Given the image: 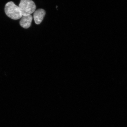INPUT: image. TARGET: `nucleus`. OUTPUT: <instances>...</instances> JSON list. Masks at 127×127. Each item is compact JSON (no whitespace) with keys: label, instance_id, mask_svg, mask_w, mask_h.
<instances>
[{"label":"nucleus","instance_id":"nucleus-3","mask_svg":"<svg viewBox=\"0 0 127 127\" xmlns=\"http://www.w3.org/2000/svg\"><path fill=\"white\" fill-rule=\"evenodd\" d=\"M46 12L44 9H39L35 11L34 13V18L36 24L39 25L42 23L45 15Z\"/></svg>","mask_w":127,"mask_h":127},{"label":"nucleus","instance_id":"nucleus-1","mask_svg":"<svg viewBox=\"0 0 127 127\" xmlns=\"http://www.w3.org/2000/svg\"><path fill=\"white\" fill-rule=\"evenodd\" d=\"M5 12L6 15L12 19L18 20L23 16L19 6L12 1L8 2L6 4Z\"/></svg>","mask_w":127,"mask_h":127},{"label":"nucleus","instance_id":"nucleus-2","mask_svg":"<svg viewBox=\"0 0 127 127\" xmlns=\"http://www.w3.org/2000/svg\"><path fill=\"white\" fill-rule=\"evenodd\" d=\"M19 7L23 16L31 15L36 8L35 4L32 0H21Z\"/></svg>","mask_w":127,"mask_h":127},{"label":"nucleus","instance_id":"nucleus-4","mask_svg":"<svg viewBox=\"0 0 127 127\" xmlns=\"http://www.w3.org/2000/svg\"><path fill=\"white\" fill-rule=\"evenodd\" d=\"M32 20L33 17L31 15L23 16L20 22V26L25 29L29 28Z\"/></svg>","mask_w":127,"mask_h":127}]
</instances>
